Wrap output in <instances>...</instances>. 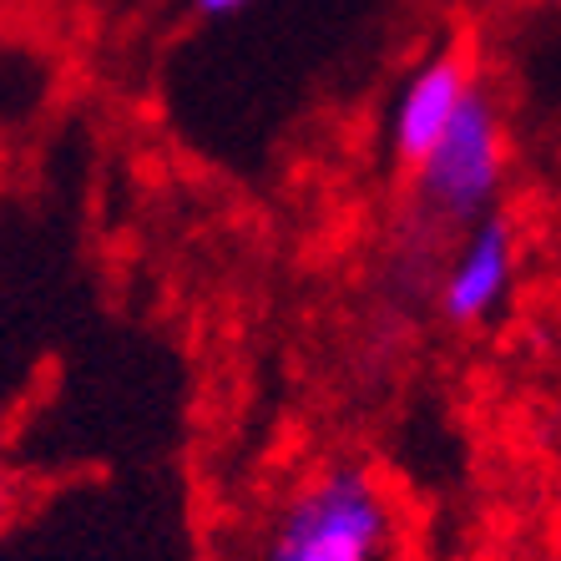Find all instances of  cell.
<instances>
[{
    "label": "cell",
    "instance_id": "obj_1",
    "mask_svg": "<svg viewBox=\"0 0 561 561\" xmlns=\"http://www.w3.org/2000/svg\"><path fill=\"white\" fill-rule=\"evenodd\" d=\"M390 501L365 466H334L309 481L274 522L263 561H379Z\"/></svg>",
    "mask_w": 561,
    "mask_h": 561
},
{
    "label": "cell",
    "instance_id": "obj_2",
    "mask_svg": "<svg viewBox=\"0 0 561 561\" xmlns=\"http://www.w3.org/2000/svg\"><path fill=\"white\" fill-rule=\"evenodd\" d=\"M501 183H506V127L496 102L481 87H470L435 147L415 162V197L445 222H476L496 208Z\"/></svg>",
    "mask_w": 561,
    "mask_h": 561
},
{
    "label": "cell",
    "instance_id": "obj_3",
    "mask_svg": "<svg viewBox=\"0 0 561 561\" xmlns=\"http://www.w3.org/2000/svg\"><path fill=\"white\" fill-rule=\"evenodd\" d=\"M516 278V228L501 213H485L470 228L466 249L456 253L450 274L440 284V309L450 324H481L496 313Z\"/></svg>",
    "mask_w": 561,
    "mask_h": 561
},
{
    "label": "cell",
    "instance_id": "obj_4",
    "mask_svg": "<svg viewBox=\"0 0 561 561\" xmlns=\"http://www.w3.org/2000/svg\"><path fill=\"white\" fill-rule=\"evenodd\" d=\"M470 66L460 51H440L431 61H420L415 71L405 77L400 96H394V112H390V147L400 162L415 168L420 157L435 147V137L445 131V122L456 117L460 96L470 92Z\"/></svg>",
    "mask_w": 561,
    "mask_h": 561
},
{
    "label": "cell",
    "instance_id": "obj_5",
    "mask_svg": "<svg viewBox=\"0 0 561 561\" xmlns=\"http://www.w3.org/2000/svg\"><path fill=\"white\" fill-rule=\"evenodd\" d=\"M203 15H238V11H249L253 0H193Z\"/></svg>",
    "mask_w": 561,
    "mask_h": 561
},
{
    "label": "cell",
    "instance_id": "obj_6",
    "mask_svg": "<svg viewBox=\"0 0 561 561\" xmlns=\"http://www.w3.org/2000/svg\"><path fill=\"white\" fill-rule=\"evenodd\" d=\"M5 501H11V481H5V470H0V516H5Z\"/></svg>",
    "mask_w": 561,
    "mask_h": 561
}]
</instances>
